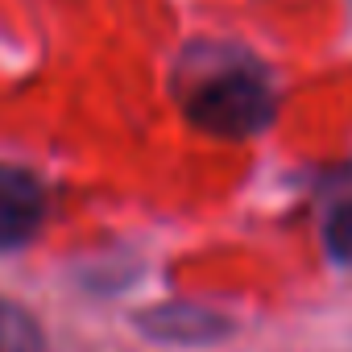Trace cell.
<instances>
[{"label": "cell", "mask_w": 352, "mask_h": 352, "mask_svg": "<svg viewBox=\"0 0 352 352\" xmlns=\"http://www.w3.org/2000/svg\"><path fill=\"white\" fill-rule=\"evenodd\" d=\"M183 116L212 137H257L278 116V87L270 67L232 42H191L174 67Z\"/></svg>", "instance_id": "6da1fadb"}, {"label": "cell", "mask_w": 352, "mask_h": 352, "mask_svg": "<svg viewBox=\"0 0 352 352\" xmlns=\"http://www.w3.org/2000/svg\"><path fill=\"white\" fill-rule=\"evenodd\" d=\"M46 220V187L30 170L0 162V253L21 249Z\"/></svg>", "instance_id": "7a4b0ae2"}, {"label": "cell", "mask_w": 352, "mask_h": 352, "mask_svg": "<svg viewBox=\"0 0 352 352\" xmlns=\"http://www.w3.org/2000/svg\"><path fill=\"white\" fill-rule=\"evenodd\" d=\"M137 327L157 344H179V348H204L228 336V319L199 302H162L153 311H141Z\"/></svg>", "instance_id": "3957f363"}, {"label": "cell", "mask_w": 352, "mask_h": 352, "mask_svg": "<svg viewBox=\"0 0 352 352\" xmlns=\"http://www.w3.org/2000/svg\"><path fill=\"white\" fill-rule=\"evenodd\" d=\"M0 352H42L38 319L13 302H0Z\"/></svg>", "instance_id": "277c9868"}, {"label": "cell", "mask_w": 352, "mask_h": 352, "mask_svg": "<svg viewBox=\"0 0 352 352\" xmlns=\"http://www.w3.org/2000/svg\"><path fill=\"white\" fill-rule=\"evenodd\" d=\"M323 241H327V253L336 261H352V204H344V208H336L327 216Z\"/></svg>", "instance_id": "5b68a950"}]
</instances>
